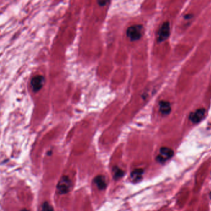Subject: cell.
<instances>
[{
    "instance_id": "obj_1",
    "label": "cell",
    "mask_w": 211,
    "mask_h": 211,
    "mask_svg": "<svg viewBox=\"0 0 211 211\" xmlns=\"http://www.w3.org/2000/svg\"><path fill=\"white\" fill-rule=\"evenodd\" d=\"M143 34V27L141 25H134L127 28L126 35L130 40L136 41L139 40Z\"/></svg>"
},
{
    "instance_id": "obj_6",
    "label": "cell",
    "mask_w": 211,
    "mask_h": 211,
    "mask_svg": "<svg viewBox=\"0 0 211 211\" xmlns=\"http://www.w3.org/2000/svg\"><path fill=\"white\" fill-rule=\"evenodd\" d=\"M206 115V110L204 108H199L189 115V120L194 123H197L204 118Z\"/></svg>"
},
{
    "instance_id": "obj_5",
    "label": "cell",
    "mask_w": 211,
    "mask_h": 211,
    "mask_svg": "<svg viewBox=\"0 0 211 211\" xmlns=\"http://www.w3.org/2000/svg\"><path fill=\"white\" fill-rule=\"evenodd\" d=\"M170 34V27L169 22H164L158 33V41L162 42L167 40Z\"/></svg>"
},
{
    "instance_id": "obj_7",
    "label": "cell",
    "mask_w": 211,
    "mask_h": 211,
    "mask_svg": "<svg viewBox=\"0 0 211 211\" xmlns=\"http://www.w3.org/2000/svg\"><path fill=\"white\" fill-rule=\"evenodd\" d=\"M94 182L100 190H104L107 187V182L105 178L103 175H98L96 176L94 178Z\"/></svg>"
},
{
    "instance_id": "obj_14",
    "label": "cell",
    "mask_w": 211,
    "mask_h": 211,
    "mask_svg": "<svg viewBox=\"0 0 211 211\" xmlns=\"http://www.w3.org/2000/svg\"><path fill=\"white\" fill-rule=\"evenodd\" d=\"M210 199H211V192L210 193Z\"/></svg>"
},
{
    "instance_id": "obj_11",
    "label": "cell",
    "mask_w": 211,
    "mask_h": 211,
    "mask_svg": "<svg viewBox=\"0 0 211 211\" xmlns=\"http://www.w3.org/2000/svg\"><path fill=\"white\" fill-rule=\"evenodd\" d=\"M40 211H53V208L48 202H45L42 204Z\"/></svg>"
},
{
    "instance_id": "obj_4",
    "label": "cell",
    "mask_w": 211,
    "mask_h": 211,
    "mask_svg": "<svg viewBox=\"0 0 211 211\" xmlns=\"http://www.w3.org/2000/svg\"><path fill=\"white\" fill-rule=\"evenodd\" d=\"M45 84V78L42 75H37L32 78L30 81V86L32 91L35 92L39 91Z\"/></svg>"
},
{
    "instance_id": "obj_3",
    "label": "cell",
    "mask_w": 211,
    "mask_h": 211,
    "mask_svg": "<svg viewBox=\"0 0 211 211\" xmlns=\"http://www.w3.org/2000/svg\"><path fill=\"white\" fill-rule=\"evenodd\" d=\"M174 151L167 147H162L160 149V152L157 157V161L161 163L165 162L174 156Z\"/></svg>"
},
{
    "instance_id": "obj_9",
    "label": "cell",
    "mask_w": 211,
    "mask_h": 211,
    "mask_svg": "<svg viewBox=\"0 0 211 211\" xmlns=\"http://www.w3.org/2000/svg\"><path fill=\"white\" fill-rule=\"evenodd\" d=\"M144 171L141 169H137L134 170L131 174V178L134 182H138L142 180Z\"/></svg>"
},
{
    "instance_id": "obj_2",
    "label": "cell",
    "mask_w": 211,
    "mask_h": 211,
    "mask_svg": "<svg viewBox=\"0 0 211 211\" xmlns=\"http://www.w3.org/2000/svg\"><path fill=\"white\" fill-rule=\"evenodd\" d=\"M72 182L68 176H63L57 184V190L59 194H65L71 190Z\"/></svg>"
},
{
    "instance_id": "obj_12",
    "label": "cell",
    "mask_w": 211,
    "mask_h": 211,
    "mask_svg": "<svg viewBox=\"0 0 211 211\" xmlns=\"http://www.w3.org/2000/svg\"><path fill=\"white\" fill-rule=\"evenodd\" d=\"M107 3H108V1H99L98 3H99V4L100 6H105V4H106Z\"/></svg>"
},
{
    "instance_id": "obj_10",
    "label": "cell",
    "mask_w": 211,
    "mask_h": 211,
    "mask_svg": "<svg viewBox=\"0 0 211 211\" xmlns=\"http://www.w3.org/2000/svg\"><path fill=\"white\" fill-rule=\"evenodd\" d=\"M113 178L115 180H118V179L123 177L125 175V172L123 170H121L120 168L118 167H115L113 169Z\"/></svg>"
},
{
    "instance_id": "obj_13",
    "label": "cell",
    "mask_w": 211,
    "mask_h": 211,
    "mask_svg": "<svg viewBox=\"0 0 211 211\" xmlns=\"http://www.w3.org/2000/svg\"><path fill=\"white\" fill-rule=\"evenodd\" d=\"M21 211H30V210H27V209H22V210H21Z\"/></svg>"
},
{
    "instance_id": "obj_8",
    "label": "cell",
    "mask_w": 211,
    "mask_h": 211,
    "mask_svg": "<svg viewBox=\"0 0 211 211\" xmlns=\"http://www.w3.org/2000/svg\"><path fill=\"white\" fill-rule=\"evenodd\" d=\"M159 109L162 114L169 115L171 112V104L167 101L162 100L159 102Z\"/></svg>"
}]
</instances>
